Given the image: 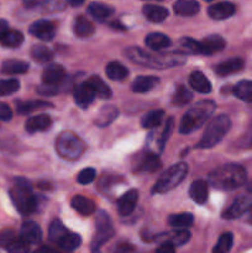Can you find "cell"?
<instances>
[{"label": "cell", "mask_w": 252, "mask_h": 253, "mask_svg": "<svg viewBox=\"0 0 252 253\" xmlns=\"http://www.w3.org/2000/svg\"><path fill=\"white\" fill-rule=\"evenodd\" d=\"M234 244V236L231 232H225L217 240L216 245L214 246L212 253H230Z\"/></svg>", "instance_id": "obj_42"}, {"label": "cell", "mask_w": 252, "mask_h": 253, "mask_svg": "<svg viewBox=\"0 0 252 253\" xmlns=\"http://www.w3.org/2000/svg\"><path fill=\"white\" fill-rule=\"evenodd\" d=\"M132 251V246L128 244H120L115 247V253H127Z\"/></svg>", "instance_id": "obj_53"}, {"label": "cell", "mask_w": 252, "mask_h": 253, "mask_svg": "<svg viewBox=\"0 0 252 253\" xmlns=\"http://www.w3.org/2000/svg\"><path fill=\"white\" fill-rule=\"evenodd\" d=\"M234 95L240 100L252 103V81H242L234 86Z\"/></svg>", "instance_id": "obj_39"}, {"label": "cell", "mask_w": 252, "mask_h": 253, "mask_svg": "<svg viewBox=\"0 0 252 253\" xmlns=\"http://www.w3.org/2000/svg\"><path fill=\"white\" fill-rule=\"evenodd\" d=\"M173 10L180 16H193L199 12L200 5L195 0H178L173 5Z\"/></svg>", "instance_id": "obj_24"}, {"label": "cell", "mask_w": 252, "mask_h": 253, "mask_svg": "<svg viewBox=\"0 0 252 253\" xmlns=\"http://www.w3.org/2000/svg\"><path fill=\"white\" fill-rule=\"evenodd\" d=\"M162 239H165V242H170L173 246H182L187 244L190 239V234L187 230H174V231L167 232L162 235Z\"/></svg>", "instance_id": "obj_38"}, {"label": "cell", "mask_w": 252, "mask_h": 253, "mask_svg": "<svg viewBox=\"0 0 252 253\" xmlns=\"http://www.w3.org/2000/svg\"><path fill=\"white\" fill-rule=\"evenodd\" d=\"M7 253H29L30 245L24 240L16 239L6 247Z\"/></svg>", "instance_id": "obj_47"}, {"label": "cell", "mask_w": 252, "mask_h": 253, "mask_svg": "<svg viewBox=\"0 0 252 253\" xmlns=\"http://www.w3.org/2000/svg\"><path fill=\"white\" fill-rule=\"evenodd\" d=\"M22 42H24V35L16 30H7L0 37V43L4 47H9V48H16Z\"/></svg>", "instance_id": "obj_35"}, {"label": "cell", "mask_w": 252, "mask_h": 253, "mask_svg": "<svg viewBox=\"0 0 252 253\" xmlns=\"http://www.w3.org/2000/svg\"><path fill=\"white\" fill-rule=\"evenodd\" d=\"M142 11L148 21L156 22V24L165 21L168 17V10L166 9V7L160 6V5L147 4L143 6Z\"/></svg>", "instance_id": "obj_26"}, {"label": "cell", "mask_w": 252, "mask_h": 253, "mask_svg": "<svg viewBox=\"0 0 252 253\" xmlns=\"http://www.w3.org/2000/svg\"><path fill=\"white\" fill-rule=\"evenodd\" d=\"M95 236L91 241V252L98 253L105 242H108L114 236V227L110 216L105 211L100 210L95 216Z\"/></svg>", "instance_id": "obj_8"}, {"label": "cell", "mask_w": 252, "mask_h": 253, "mask_svg": "<svg viewBox=\"0 0 252 253\" xmlns=\"http://www.w3.org/2000/svg\"><path fill=\"white\" fill-rule=\"evenodd\" d=\"M245 66L244 59L240 58V57H234V58H230L227 61L221 62L220 64H217L215 67V73L220 77L230 76V74L237 73V72L241 71Z\"/></svg>", "instance_id": "obj_17"}, {"label": "cell", "mask_w": 252, "mask_h": 253, "mask_svg": "<svg viewBox=\"0 0 252 253\" xmlns=\"http://www.w3.org/2000/svg\"><path fill=\"white\" fill-rule=\"evenodd\" d=\"M156 1H162V0H156Z\"/></svg>", "instance_id": "obj_61"}, {"label": "cell", "mask_w": 252, "mask_h": 253, "mask_svg": "<svg viewBox=\"0 0 252 253\" xmlns=\"http://www.w3.org/2000/svg\"><path fill=\"white\" fill-rule=\"evenodd\" d=\"M236 11V7L230 1H221L210 5L208 9V14L214 20H225L231 17Z\"/></svg>", "instance_id": "obj_15"}, {"label": "cell", "mask_w": 252, "mask_h": 253, "mask_svg": "<svg viewBox=\"0 0 252 253\" xmlns=\"http://www.w3.org/2000/svg\"><path fill=\"white\" fill-rule=\"evenodd\" d=\"M95 93L91 89V86L89 85L88 82H84L81 83L79 85H77L74 88V101L78 106H81L82 109H85L90 105L91 103L95 99Z\"/></svg>", "instance_id": "obj_11"}, {"label": "cell", "mask_w": 252, "mask_h": 253, "mask_svg": "<svg viewBox=\"0 0 252 253\" xmlns=\"http://www.w3.org/2000/svg\"><path fill=\"white\" fill-rule=\"evenodd\" d=\"M205 1H212V0H205Z\"/></svg>", "instance_id": "obj_60"}, {"label": "cell", "mask_w": 252, "mask_h": 253, "mask_svg": "<svg viewBox=\"0 0 252 253\" xmlns=\"http://www.w3.org/2000/svg\"><path fill=\"white\" fill-rule=\"evenodd\" d=\"M188 173V165L184 162H179L173 165L172 167L168 168L153 185L152 193L153 194H162L169 190L174 189L180 182L185 178Z\"/></svg>", "instance_id": "obj_6"}, {"label": "cell", "mask_w": 252, "mask_h": 253, "mask_svg": "<svg viewBox=\"0 0 252 253\" xmlns=\"http://www.w3.org/2000/svg\"><path fill=\"white\" fill-rule=\"evenodd\" d=\"M35 253H58L57 251H54V250L49 249V247H42V249L37 250Z\"/></svg>", "instance_id": "obj_56"}, {"label": "cell", "mask_w": 252, "mask_h": 253, "mask_svg": "<svg viewBox=\"0 0 252 253\" xmlns=\"http://www.w3.org/2000/svg\"><path fill=\"white\" fill-rule=\"evenodd\" d=\"M10 197L17 211L22 215H30L36 210L37 202L32 193L31 184L25 178H16L10 189Z\"/></svg>", "instance_id": "obj_4"}, {"label": "cell", "mask_w": 252, "mask_h": 253, "mask_svg": "<svg viewBox=\"0 0 252 253\" xmlns=\"http://www.w3.org/2000/svg\"><path fill=\"white\" fill-rule=\"evenodd\" d=\"M52 120L48 115H41L32 116L25 124V128H26L27 132L35 133V132H41V131H46L51 127Z\"/></svg>", "instance_id": "obj_19"}, {"label": "cell", "mask_w": 252, "mask_h": 253, "mask_svg": "<svg viewBox=\"0 0 252 253\" xmlns=\"http://www.w3.org/2000/svg\"><path fill=\"white\" fill-rule=\"evenodd\" d=\"M165 118V111L158 109V110H151L142 116L141 119V126L143 128H155L162 124Z\"/></svg>", "instance_id": "obj_33"}, {"label": "cell", "mask_w": 252, "mask_h": 253, "mask_svg": "<svg viewBox=\"0 0 252 253\" xmlns=\"http://www.w3.org/2000/svg\"><path fill=\"white\" fill-rule=\"evenodd\" d=\"M119 115L118 108L113 105H104L99 110V113L95 116V124L99 127H105V126L110 125Z\"/></svg>", "instance_id": "obj_23"}, {"label": "cell", "mask_w": 252, "mask_h": 253, "mask_svg": "<svg viewBox=\"0 0 252 253\" xmlns=\"http://www.w3.org/2000/svg\"><path fill=\"white\" fill-rule=\"evenodd\" d=\"M194 222V216L189 212H182V214H173L168 217V224L174 229L185 230L190 227Z\"/></svg>", "instance_id": "obj_32"}, {"label": "cell", "mask_w": 252, "mask_h": 253, "mask_svg": "<svg viewBox=\"0 0 252 253\" xmlns=\"http://www.w3.org/2000/svg\"><path fill=\"white\" fill-rule=\"evenodd\" d=\"M145 43L148 48L153 49V51H161V49L168 48L172 44V41L168 36L161 32H152V34L147 35L145 39Z\"/></svg>", "instance_id": "obj_22"}, {"label": "cell", "mask_w": 252, "mask_h": 253, "mask_svg": "<svg viewBox=\"0 0 252 253\" xmlns=\"http://www.w3.org/2000/svg\"><path fill=\"white\" fill-rule=\"evenodd\" d=\"M200 46H202V54L210 56L222 51L226 46V42L220 35H209L200 42Z\"/></svg>", "instance_id": "obj_16"}, {"label": "cell", "mask_w": 252, "mask_h": 253, "mask_svg": "<svg viewBox=\"0 0 252 253\" xmlns=\"http://www.w3.org/2000/svg\"><path fill=\"white\" fill-rule=\"evenodd\" d=\"M178 53L179 54H202V46L200 42L190 39V37H183L178 42Z\"/></svg>", "instance_id": "obj_34"}, {"label": "cell", "mask_w": 252, "mask_h": 253, "mask_svg": "<svg viewBox=\"0 0 252 253\" xmlns=\"http://www.w3.org/2000/svg\"><path fill=\"white\" fill-rule=\"evenodd\" d=\"M209 183L217 190H235L245 184L247 179V173L245 168L240 165L230 163L212 170L209 174Z\"/></svg>", "instance_id": "obj_1"}, {"label": "cell", "mask_w": 252, "mask_h": 253, "mask_svg": "<svg viewBox=\"0 0 252 253\" xmlns=\"http://www.w3.org/2000/svg\"><path fill=\"white\" fill-rule=\"evenodd\" d=\"M14 240H16V237H15V232L11 230H4L0 232V247L6 249Z\"/></svg>", "instance_id": "obj_49"}, {"label": "cell", "mask_w": 252, "mask_h": 253, "mask_svg": "<svg viewBox=\"0 0 252 253\" xmlns=\"http://www.w3.org/2000/svg\"><path fill=\"white\" fill-rule=\"evenodd\" d=\"M124 54L130 59L131 62L140 66L152 67V68H170V67L178 66V64L184 63L185 58H183L182 54L178 52L173 54H160V56H153L147 53L143 49L138 47H128L124 51Z\"/></svg>", "instance_id": "obj_2"}, {"label": "cell", "mask_w": 252, "mask_h": 253, "mask_svg": "<svg viewBox=\"0 0 252 253\" xmlns=\"http://www.w3.org/2000/svg\"><path fill=\"white\" fill-rule=\"evenodd\" d=\"M12 118V111L7 104L0 101V120L9 121Z\"/></svg>", "instance_id": "obj_51"}, {"label": "cell", "mask_w": 252, "mask_h": 253, "mask_svg": "<svg viewBox=\"0 0 252 253\" xmlns=\"http://www.w3.org/2000/svg\"><path fill=\"white\" fill-rule=\"evenodd\" d=\"M89 85L91 86V89L94 90L95 95L100 99H109L111 98V89L109 88L108 84L98 76H93L89 78L88 81Z\"/></svg>", "instance_id": "obj_30"}, {"label": "cell", "mask_w": 252, "mask_h": 253, "mask_svg": "<svg viewBox=\"0 0 252 253\" xmlns=\"http://www.w3.org/2000/svg\"><path fill=\"white\" fill-rule=\"evenodd\" d=\"M58 86L59 85H47V84H42L41 86L37 88V91H39V94H41L43 96L54 95L56 93H58Z\"/></svg>", "instance_id": "obj_50"}, {"label": "cell", "mask_w": 252, "mask_h": 253, "mask_svg": "<svg viewBox=\"0 0 252 253\" xmlns=\"http://www.w3.org/2000/svg\"><path fill=\"white\" fill-rule=\"evenodd\" d=\"M67 232H68V230L66 229V226H64V225L62 224V221H59V220H53V221L51 222V225H49L48 236L49 240H51L52 242H54V244H58L59 240H61Z\"/></svg>", "instance_id": "obj_43"}, {"label": "cell", "mask_w": 252, "mask_h": 253, "mask_svg": "<svg viewBox=\"0 0 252 253\" xmlns=\"http://www.w3.org/2000/svg\"><path fill=\"white\" fill-rule=\"evenodd\" d=\"M231 127V120L227 115H219L212 118V120L208 124L202 140L197 145L198 148H211L216 146L222 138L225 137Z\"/></svg>", "instance_id": "obj_5"}, {"label": "cell", "mask_w": 252, "mask_h": 253, "mask_svg": "<svg viewBox=\"0 0 252 253\" xmlns=\"http://www.w3.org/2000/svg\"><path fill=\"white\" fill-rule=\"evenodd\" d=\"M64 76L66 73H64L63 67L61 64L52 63L43 69L42 81H43V84H47V85H59L63 82Z\"/></svg>", "instance_id": "obj_13"}, {"label": "cell", "mask_w": 252, "mask_h": 253, "mask_svg": "<svg viewBox=\"0 0 252 253\" xmlns=\"http://www.w3.org/2000/svg\"><path fill=\"white\" fill-rule=\"evenodd\" d=\"M88 12L94 19L104 21L114 14V9L109 5L101 4V2H91L88 6Z\"/></svg>", "instance_id": "obj_31"}, {"label": "cell", "mask_w": 252, "mask_h": 253, "mask_svg": "<svg viewBox=\"0 0 252 253\" xmlns=\"http://www.w3.org/2000/svg\"><path fill=\"white\" fill-rule=\"evenodd\" d=\"M246 221L249 222V224L252 225V205L250 207V209L247 210V212H246Z\"/></svg>", "instance_id": "obj_58"}, {"label": "cell", "mask_w": 252, "mask_h": 253, "mask_svg": "<svg viewBox=\"0 0 252 253\" xmlns=\"http://www.w3.org/2000/svg\"><path fill=\"white\" fill-rule=\"evenodd\" d=\"M252 205V202L250 198L247 197H240L222 212V217L226 220H234L237 217L242 216L247 212L250 207Z\"/></svg>", "instance_id": "obj_10"}, {"label": "cell", "mask_w": 252, "mask_h": 253, "mask_svg": "<svg viewBox=\"0 0 252 253\" xmlns=\"http://www.w3.org/2000/svg\"><path fill=\"white\" fill-rule=\"evenodd\" d=\"M29 71V63L19 59H7L1 64V72L4 74H22Z\"/></svg>", "instance_id": "obj_29"}, {"label": "cell", "mask_w": 252, "mask_h": 253, "mask_svg": "<svg viewBox=\"0 0 252 253\" xmlns=\"http://www.w3.org/2000/svg\"><path fill=\"white\" fill-rule=\"evenodd\" d=\"M189 195L192 200L197 204L203 205L207 203L208 195H209V188H208V183L204 180L199 179L195 180L190 184L189 188Z\"/></svg>", "instance_id": "obj_20"}, {"label": "cell", "mask_w": 252, "mask_h": 253, "mask_svg": "<svg viewBox=\"0 0 252 253\" xmlns=\"http://www.w3.org/2000/svg\"><path fill=\"white\" fill-rule=\"evenodd\" d=\"M9 29V24H7L5 20H0V37L2 36V35L5 34V32L7 31Z\"/></svg>", "instance_id": "obj_55"}, {"label": "cell", "mask_w": 252, "mask_h": 253, "mask_svg": "<svg viewBox=\"0 0 252 253\" xmlns=\"http://www.w3.org/2000/svg\"><path fill=\"white\" fill-rule=\"evenodd\" d=\"M247 190H249V192H251V193H252V180H251V182L249 183V187H247Z\"/></svg>", "instance_id": "obj_59"}, {"label": "cell", "mask_w": 252, "mask_h": 253, "mask_svg": "<svg viewBox=\"0 0 252 253\" xmlns=\"http://www.w3.org/2000/svg\"><path fill=\"white\" fill-rule=\"evenodd\" d=\"M84 1H85V0H67V2H68L69 5H72V6H79V5L83 4Z\"/></svg>", "instance_id": "obj_57"}, {"label": "cell", "mask_w": 252, "mask_h": 253, "mask_svg": "<svg viewBox=\"0 0 252 253\" xmlns=\"http://www.w3.org/2000/svg\"><path fill=\"white\" fill-rule=\"evenodd\" d=\"M73 31L76 36L85 39V37H90L95 31V29H94V25L86 17L78 16L74 20Z\"/></svg>", "instance_id": "obj_28"}, {"label": "cell", "mask_w": 252, "mask_h": 253, "mask_svg": "<svg viewBox=\"0 0 252 253\" xmlns=\"http://www.w3.org/2000/svg\"><path fill=\"white\" fill-rule=\"evenodd\" d=\"M30 34L34 35L37 39L42 40V41H51L56 35V27L51 21L39 20L30 26Z\"/></svg>", "instance_id": "obj_9"}, {"label": "cell", "mask_w": 252, "mask_h": 253, "mask_svg": "<svg viewBox=\"0 0 252 253\" xmlns=\"http://www.w3.org/2000/svg\"><path fill=\"white\" fill-rule=\"evenodd\" d=\"M96 177V172L94 168H84L79 172L78 177H77V180L81 184H89V183L93 182Z\"/></svg>", "instance_id": "obj_48"}, {"label": "cell", "mask_w": 252, "mask_h": 253, "mask_svg": "<svg viewBox=\"0 0 252 253\" xmlns=\"http://www.w3.org/2000/svg\"><path fill=\"white\" fill-rule=\"evenodd\" d=\"M47 1H48V0H24V2L27 6H36V5L44 4V2Z\"/></svg>", "instance_id": "obj_54"}, {"label": "cell", "mask_w": 252, "mask_h": 253, "mask_svg": "<svg viewBox=\"0 0 252 253\" xmlns=\"http://www.w3.org/2000/svg\"><path fill=\"white\" fill-rule=\"evenodd\" d=\"M49 106L51 108L52 104L48 101L42 100H35V101H20L17 103V113L19 114H29L32 111L37 110V109H43Z\"/></svg>", "instance_id": "obj_41"}, {"label": "cell", "mask_w": 252, "mask_h": 253, "mask_svg": "<svg viewBox=\"0 0 252 253\" xmlns=\"http://www.w3.org/2000/svg\"><path fill=\"white\" fill-rule=\"evenodd\" d=\"M161 167V161L157 153L147 152L140 158L138 163L136 165V170L137 172L153 173Z\"/></svg>", "instance_id": "obj_18"}, {"label": "cell", "mask_w": 252, "mask_h": 253, "mask_svg": "<svg viewBox=\"0 0 252 253\" xmlns=\"http://www.w3.org/2000/svg\"><path fill=\"white\" fill-rule=\"evenodd\" d=\"M105 73L111 81H123V79H125L127 77L128 71L120 62H110L106 66Z\"/></svg>", "instance_id": "obj_37"}, {"label": "cell", "mask_w": 252, "mask_h": 253, "mask_svg": "<svg viewBox=\"0 0 252 253\" xmlns=\"http://www.w3.org/2000/svg\"><path fill=\"white\" fill-rule=\"evenodd\" d=\"M215 105L214 101L211 100H200L195 104L193 108H190L183 116L179 125L180 133H192L195 130L202 127L210 116L214 114Z\"/></svg>", "instance_id": "obj_3"}, {"label": "cell", "mask_w": 252, "mask_h": 253, "mask_svg": "<svg viewBox=\"0 0 252 253\" xmlns=\"http://www.w3.org/2000/svg\"><path fill=\"white\" fill-rule=\"evenodd\" d=\"M20 239L29 245H36L42 240V230L35 221H26L20 230Z\"/></svg>", "instance_id": "obj_12"}, {"label": "cell", "mask_w": 252, "mask_h": 253, "mask_svg": "<svg viewBox=\"0 0 252 253\" xmlns=\"http://www.w3.org/2000/svg\"><path fill=\"white\" fill-rule=\"evenodd\" d=\"M156 253H175V247L170 242H163L157 250Z\"/></svg>", "instance_id": "obj_52"}, {"label": "cell", "mask_w": 252, "mask_h": 253, "mask_svg": "<svg viewBox=\"0 0 252 253\" xmlns=\"http://www.w3.org/2000/svg\"><path fill=\"white\" fill-rule=\"evenodd\" d=\"M20 88V83L17 79H4L0 81V96L11 95V94L16 93Z\"/></svg>", "instance_id": "obj_45"}, {"label": "cell", "mask_w": 252, "mask_h": 253, "mask_svg": "<svg viewBox=\"0 0 252 253\" xmlns=\"http://www.w3.org/2000/svg\"><path fill=\"white\" fill-rule=\"evenodd\" d=\"M173 119L169 118L167 121H166V126L165 128H163L162 133H161L160 138H158V142H157V148H158V152H161V151L163 150V147H165L166 142L168 141V137L170 136V133H172L173 131Z\"/></svg>", "instance_id": "obj_46"}, {"label": "cell", "mask_w": 252, "mask_h": 253, "mask_svg": "<svg viewBox=\"0 0 252 253\" xmlns=\"http://www.w3.org/2000/svg\"><path fill=\"white\" fill-rule=\"evenodd\" d=\"M138 200V192L130 189L118 200V211L121 216H128L135 210Z\"/></svg>", "instance_id": "obj_14"}, {"label": "cell", "mask_w": 252, "mask_h": 253, "mask_svg": "<svg viewBox=\"0 0 252 253\" xmlns=\"http://www.w3.org/2000/svg\"><path fill=\"white\" fill-rule=\"evenodd\" d=\"M71 204L72 208L76 211H78L82 215H85V216L95 212V204H94L93 200H90L86 197H83V195H76V197H73Z\"/></svg>", "instance_id": "obj_27"}, {"label": "cell", "mask_w": 252, "mask_h": 253, "mask_svg": "<svg viewBox=\"0 0 252 253\" xmlns=\"http://www.w3.org/2000/svg\"><path fill=\"white\" fill-rule=\"evenodd\" d=\"M189 84L195 91H198V93L208 94L211 91V84H210L209 79L199 71H195L190 74Z\"/></svg>", "instance_id": "obj_25"}, {"label": "cell", "mask_w": 252, "mask_h": 253, "mask_svg": "<svg viewBox=\"0 0 252 253\" xmlns=\"http://www.w3.org/2000/svg\"><path fill=\"white\" fill-rule=\"evenodd\" d=\"M31 57L39 63H47L53 58V52L43 44H35L31 49Z\"/></svg>", "instance_id": "obj_40"}, {"label": "cell", "mask_w": 252, "mask_h": 253, "mask_svg": "<svg viewBox=\"0 0 252 253\" xmlns=\"http://www.w3.org/2000/svg\"><path fill=\"white\" fill-rule=\"evenodd\" d=\"M160 84V78L153 76H141L137 77L132 82V91L135 93H147Z\"/></svg>", "instance_id": "obj_21"}, {"label": "cell", "mask_w": 252, "mask_h": 253, "mask_svg": "<svg viewBox=\"0 0 252 253\" xmlns=\"http://www.w3.org/2000/svg\"><path fill=\"white\" fill-rule=\"evenodd\" d=\"M82 244V237L78 234H74V232L68 231L61 240L58 241V246L61 247L63 251L72 252L74 250L78 249Z\"/></svg>", "instance_id": "obj_36"}, {"label": "cell", "mask_w": 252, "mask_h": 253, "mask_svg": "<svg viewBox=\"0 0 252 253\" xmlns=\"http://www.w3.org/2000/svg\"><path fill=\"white\" fill-rule=\"evenodd\" d=\"M193 95L188 88H185L184 85H179L177 89H175L174 94H173L172 103L177 106H183L185 104L189 103L192 100Z\"/></svg>", "instance_id": "obj_44"}, {"label": "cell", "mask_w": 252, "mask_h": 253, "mask_svg": "<svg viewBox=\"0 0 252 253\" xmlns=\"http://www.w3.org/2000/svg\"><path fill=\"white\" fill-rule=\"evenodd\" d=\"M56 151L63 160L76 161L84 152V143L73 132H62L56 141Z\"/></svg>", "instance_id": "obj_7"}]
</instances>
